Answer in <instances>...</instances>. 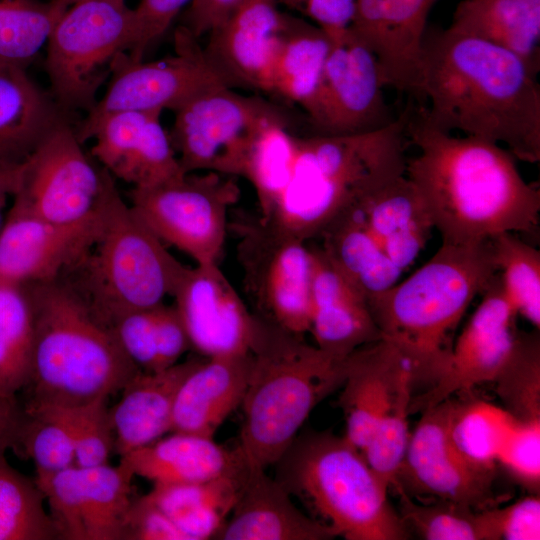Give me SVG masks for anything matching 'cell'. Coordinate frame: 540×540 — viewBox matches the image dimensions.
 Returning <instances> with one entry per match:
<instances>
[{
  "label": "cell",
  "instance_id": "cell-1",
  "mask_svg": "<svg viewBox=\"0 0 540 540\" xmlns=\"http://www.w3.org/2000/svg\"><path fill=\"white\" fill-rule=\"evenodd\" d=\"M407 135L417 153L407 158L405 175L442 243L471 245L502 232L538 237L539 185L524 179L506 148L441 130L414 105Z\"/></svg>",
  "mask_w": 540,
  "mask_h": 540
},
{
  "label": "cell",
  "instance_id": "cell-2",
  "mask_svg": "<svg viewBox=\"0 0 540 540\" xmlns=\"http://www.w3.org/2000/svg\"><path fill=\"white\" fill-rule=\"evenodd\" d=\"M435 127L497 143L516 160H540V86L514 53L446 28L427 34L414 94Z\"/></svg>",
  "mask_w": 540,
  "mask_h": 540
},
{
  "label": "cell",
  "instance_id": "cell-3",
  "mask_svg": "<svg viewBox=\"0 0 540 540\" xmlns=\"http://www.w3.org/2000/svg\"><path fill=\"white\" fill-rule=\"evenodd\" d=\"M407 119L406 108L376 131L296 136L286 179L260 217L305 242L319 238L355 200L405 174Z\"/></svg>",
  "mask_w": 540,
  "mask_h": 540
},
{
  "label": "cell",
  "instance_id": "cell-4",
  "mask_svg": "<svg viewBox=\"0 0 540 540\" xmlns=\"http://www.w3.org/2000/svg\"><path fill=\"white\" fill-rule=\"evenodd\" d=\"M35 328L25 409L74 408L122 390L141 370L63 281L25 284Z\"/></svg>",
  "mask_w": 540,
  "mask_h": 540
},
{
  "label": "cell",
  "instance_id": "cell-5",
  "mask_svg": "<svg viewBox=\"0 0 540 540\" xmlns=\"http://www.w3.org/2000/svg\"><path fill=\"white\" fill-rule=\"evenodd\" d=\"M496 273L491 239L471 245L442 243L408 278L367 299L382 338L411 361L415 381L433 384L466 310Z\"/></svg>",
  "mask_w": 540,
  "mask_h": 540
},
{
  "label": "cell",
  "instance_id": "cell-6",
  "mask_svg": "<svg viewBox=\"0 0 540 540\" xmlns=\"http://www.w3.org/2000/svg\"><path fill=\"white\" fill-rule=\"evenodd\" d=\"M240 408L238 448L250 470H267L287 451L312 410L340 389L345 359L259 317Z\"/></svg>",
  "mask_w": 540,
  "mask_h": 540
},
{
  "label": "cell",
  "instance_id": "cell-7",
  "mask_svg": "<svg viewBox=\"0 0 540 540\" xmlns=\"http://www.w3.org/2000/svg\"><path fill=\"white\" fill-rule=\"evenodd\" d=\"M274 466V478L336 537L409 538L388 500V487L344 436L326 431L298 434Z\"/></svg>",
  "mask_w": 540,
  "mask_h": 540
},
{
  "label": "cell",
  "instance_id": "cell-8",
  "mask_svg": "<svg viewBox=\"0 0 540 540\" xmlns=\"http://www.w3.org/2000/svg\"><path fill=\"white\" fill-rule=\"evenodd\" d=\"M185 268L117 192L96 239L58 279L111 328L173 296Z\"/></svg>",
  "mask_w": 540,
  "mask_h": 540
},
{
  "label": "cell",
  "instance_id": "cell-9",
  "mask_svg": "<svg viewBox=\"0 0 540 540\" xmlns=\"http://www.w3.org/2000/svg\"><path fill=\"white\" fill-rule=\"evenodd\" d=\"M134 8L126 0H80L58 19L46 45L50 93L71 115L90 111L110 66L135 39Z\"/></svg>",
  "mask_w": 540,
  "mask_h": 540
},
{
  "label": "cell",
  "instance_id": "cell-10",
  "mask_svg": "<svg viewBox=\"0 0 540 540\" xmlns=\"http://www.w3.org/2000/svg\"><path fill=\"white\" fill-rule=\"evenodd\" d=\"M234 176L192 172L150 187L132 188L130 206L164 243L197 265L218 264L227 215L239 199Z\"/></svg>",
  "mask_w": 540,
  "mask_h": 540
},
{
  "label": "cell",
  "instance_id": "cell-11",
  "mask_svg": "<svg viewBox=\"0 0 540 540\" xmlns=\"http://www.w3.org/2000/svg\"><path fill=\"white\" fill-rule=\"evenodd\" d=\"M117 191L113 177L84 152L67 120L23 164L12 206L52 223L73 225L100 216Z\"/></svg>",
  "mask_w": 540,
  "mask_h": 540
},
{
  "label": "cell",
  "instance_id": "cell-12",
  "mask_svg": "<svg viewBox=\"0 0 540 540\" xmlns=\"http://www.w3.org/2000/svg\"><path fill=\"white\" fill-rule=\"evenodd\" d=\"M169 136L184 173L240 176L259 129L285 112L259 96L228 85L205 89L179 106Z\"/></svg>",
  "mask_w": 540,
  "mask_h": 540
},
{
  "label": "cell",
  "instance_id": "cell-13",
  "mask_svg": "<svg viewBox=\"0 0 540 540\" xmlns=\"http://www.w3.org/2000/svg\"><path fill=\"white\" fill-rule=\"evenodd\" d=\"M243 283L257 316L297 335L309 333L312 254L261 217L234 224Z\"/></svg>",
  "mask_w": 540,
  "mask_h": 540
},
{
  "label": "cell",
  "instance_id": "cell-14",
  "mask_svg": "<svg viewBox=\"0 0 540 540\" xmlns=\"http://www.w3.org/2000/svg\"><path fill=\"white\" fill-rule=\"evenodd\" d=\"M218 85L228 84L199 38L180 25L174 33V54L155 61H134L126 52L114 58L104 95L74 127L75 133L83 143L94 125L111 113L175 111L197 93Z\"/></svg>",
  "mask_w": 540,
  "mask_h": 540
},
{
  "label": "cell",
  "instance_id": "cell-15",
  "mask_svg": "<svg viewBox=\"0 0 540 540\" xmlns=\"http://www.w3.org/2000/svg\"><path fill=\"white\" fill-rule=\"evenodd\" d=\"M330 35L320 84L306 111L315 134L346 136L388 126L398 116L386 101L375 56L350 28Z\"/></svg>",
  "mask_w": 540,
  "mask_h": 540
},
{
  "label": "cell",
  "instance_id": "cell-16",
  "mask_svg": "<svg viewBox=\"0 0 540 540\" xmlns=\"http://www.w3.org/2000/svg\"><path fill=\"white\" fill-rule=\"evenodd\" d=\"M455 402L451 397L422 412L410 433L393 489L476 510L492 507L496 469L473 464L455 447L449 433Z\"/></svg>",
  "mask_w": 540,
  "mask_h": 540
},
{
  "label": "cell",
  "instance_id": "cell-17",
  "mask_svg": "<svg viewBox=\"0 0 540 540\" xmlns=\"http://www.w3.org/2000/svg\"><path fill=\"white\" fill-rule=\"evenodd\" d=\"M130 469L119 462L36 475L58 539L122 540L132 501Z\"/></svg>",
  "mask_w": 540,
  "mask_h": 540
},
{
  "label": "cell",
  "instance_id": "cell-18",
  "mask_svg": "<svg viewBox=\"0 0 540 540\" xmlns=\"http://www.w3.org/2000/svg\"><path fill=\"white\" fill-rule=\"evenodd\" d=\"M482 294L436 380L426 392L412 397L410 414L493 382L504 365L519 332L515 324L517 313L504 296L498 273Z\"/></svg>",
  "mask_w": 540,
  "mask_h": 540
},
{
  "label": "cell",
  "instance_id": "cell-19",
  "mask_svg": "<svg viewBox=\"0 0 540 540\" xmlns=\"http://www.w3.org/2000/svg\"><path fill=\"white\" fill-rule=\"evenodd\" d=\"M190 347L204 358L250 353L259 318L218 264L185 268L172 296Z\"/></svg>",
  "mask_w": 540,
  "mask_h": 540
},
{
  "label": "cell",
  "instance_id": "cell-20",
  "mask_svg": "<svg viewBox=\"0 0 540 540\" xmlns=\"http://www.w3.org/2000/svg\"><path fill=\"white\" fill-rule=\"evenodd\" d=\"M342 215L368 250L399 280L434 230L412 182L401 175L355 200Z\"/></svg>",
  "mask_w": 540,
  "mask_h": 540
},
{
  "label": "cell",
  "instance_id": "cell-21",
  "mask_svg": "<svg viewBox=\"0 0 540 540\" xmlns=\"http://www.w3.org/2000/svg\"><path fill=\"white\" fill-rule=\"evenodd\" d=\"M110 202L97 218L73 225L52 223L11 206L0 228V282L57 279L96 239Z\"/></svg>",
  "mask_w": 540,
  "mask_h": 540
},
{
  "label": "cell",
  "instance_id": "cell-22",
  "mask_svg": "<svg viewBox=\"0 0 540 540\" xmlns=\"http://www.w3.org/2000/svg\"><path fill=\"white\" fill-rule=\"evenodd\" d=\"M161 111H119L100 119L90 130L91 156L112 176L133 188L178 178L181 168Z\"/></svg>",
  "mask_w": 540,
  "mask_h": 540
},
{
  "label": "cell",
  "instance_id": "cell-23",
  "mask_svg": "<svg viewBox=\"0 0 540 540\" xmlns=\"http://www.w3.org/2000/svg\"><path fill=\"white\" fill-rule=\"evenodd\" d=\"M436 1L356 0L349 28L375 56L387 87L415 94Z\"/></svg>",
  "mask_w": 540,
  "mask_h": 540
},
{
  "label": "cell",
  "instance_id": "cell-24",
  "mask_svg": "<svg viewBox=\"0 0 540 540\" xmlns=\"http://www.w3.org/2000/svg\"><path fill=\"white\" fill-rule=\"evenodd\" d=\"M278 0H242L209 34L205 52L230 87L268 92L286 13Z\"/></svg>",
  "mask_w": 540,
  "mask_h": 540
},
{
  "label": "cell",
  "instance_id": "cell-25",
  "mask_svg": "<svg viewBox=\"0 0 540 540\" xmlns=\"http://www.w3.org/2000/svg\"><path fill=\"white\" fill-rule=\"evenodd\" d=\"M312 254L310 329L314 345L337 359L377 341L382 334L366 296L332 262L320 245Z\"/></svg>",
  "mask_w": 540,
  "mask_h": 540
},
{
  "label": "cell",
  "instance_id": "cell-26",
  "mask_svg": "<svg viewBox=\"0 0 540 540\" xmlns=\"http://www.w3.org/2000/svg\"><path fill=\"white\" fill-rule=\"evenodd\" d=\"M345 364L339 397L346 423L344 437L362 451L391 404L403 373L413 365L396 344L384 338L356 349Z\"/></svg>",
  "mask_w": 540,
  "mask_h": 540
},
{
  "label": "cell",
  "instance_id": "cell-27",
  "mask_svg": "<svg viewBox=\"0 0 540 540\" xmlns=\"http://www.w3.org/2000/svg\"><path fill=\"white\" fill-rule=\"evenodd\" d=\"M266 470H250L219 540H330L334 533L302 512Z\"/></svg>",
  "mask_w": 540,
  "mask_h": 540
},
{
  "label": "cell",
  "instance_id": "cell-28",
  "mask_svg": "<svg viewBox=\"0 0 540 540\" xmlns=\"http://www.w3.org/2000/svg\"><path fill=\"white\" fill-rule=\"evenodd\" d=\"M251 366V352L201 359L177 392L171 432L214 437L241 406Z\"/></svg>",
  "mask_w": 540,
  "mask_h": 540
},
{
  "label": "cell",
  "instance_id": "cell-29",
  "mask_svg": "<svg viewBox=\"0 0 540 540\" xmlns=\"http://www.w3.org/2000/svg\"><path fill=\"white\" fill-rule=\"evenodd\" d=\"M120 462L153 485L204 482L248 467L238 447L228 449L214 437L177 431L126 453Z\"/></svg>",
  "mask_w": 540,
  "mask_h": 540
},
{
  "label": "cell",
  "instance_id": "cell-30",
  "mask_svg": "<svg viewBox=\"0 0 540 540\" xmlns=\"http://www.w3.org/2000/svg\"><path fill=\"white\" fill-rule=\"evenodd\" d=\"M201 359L190 358L157 372H139L110 411L114 447L121 457L172 430L177 392Z\"/></svg>",
  "mask_w": 540,
  "mask_h": 540
},
{
  "label": "cell",
  "instance_id": "cell-31",
  "mask_svg": "<svg viewBox=\"0 0 540 540\" xmlns=\"http://www.w3.org/2000/svg\"><path fill=\"white\" fill-rule=\"evenodd\" d=\"M67 120L70 115L26 70L0 68V166H22Z\"/></svg>",
  "mask_w": 540,
  "mask_h": 540
},
{
  "label": "cell",
  "instance_id": "cell-32",
  "mask_svg": "<svg viewBox=\"0 0 540 540\" xmlns=\"http://www.w3.org/2000/svg\"><path fill=\"white\" fill-rule=\"evenodd\" d=\"M448 28L514 53L538 75L540 0H462Z\"/></svg>",
  "mask_w": 540,
  "mask_h": 540
},
{
  "label": "cell",
  "instance_id": "cell-33",
  "mask_svg": "<svg viewBox=\"0 0 540 540\" xmlns=\"http://www.w3.org/2000/svg\"><path fill=\"white\" fill-rule=\"evenodd\" d=\"M331 44L328 32L286 13L267 93L295 103L306 112L318 90Z\"/></svg>",
  "mask_w": 540,
  "mask_h": 540
},
{
  "label": "cell",
  "instance_id": "cell-34",
  "mask_svg": "<svg viewBox=\"0 0 540 540\" xmlns=\"http://www.w3.org/2000/svg\"><path fill=\"white\" fill-rule=\"evenodd\" d=\"M249 468L198 483L154 484L150 499L187 540L215 539L233 510Z\"/></svg>",
  "mask_w": 540,
  "mask_h": 540
},
{
  "label": "cell",
  "instance_id": "cell-35",
  "mask_svg": "<svg viewBox=\"0 0 540 540\" xmlns=\"http://www.w3.org/2000/svg\"><path fill=\"white\" fill-rule=\"evenodd\" d=\"M34 308L25 284L0 282V396L16 399L28 383Z\"/></svg>",
  "mask_w": 540,
  "mask_h": 540
},
{
  "label": "cell",
  "instance_id": "cell-36",
  "mask_svg": "<svg viewBox=\"0 0 540 540\" xmlns=\"http://www.w3.org/2000/svg\"><path fill=\"white\" fill-rule=\"evenodd\" d=\"M67 7L60 0H0V68L26 70Z\"/></svg>",
  "mask_w": 540,
  "mask_h": 540
},
{
  "label": "cell",
  "instance_id": "cell-37",
  "mask_svg": "<svg viewBox=\"0 0 540 540\" xmlns=\"http://www.w3.org/2000/svg\"><path fill=\"white\" fill-rule=\"evenodd\" d=\"M0 446V540L58 539L35 480L13 468Z\"/></svg>",
  "mask_w": 540,
  "mask_h": 540
},
{
  "label": "cell",
  "instance_id": "cell-38",
  "mask_svg": "<svg viewBox=\"0 0 540 540\" xmlns=\"http://www.w3.org/2000/svg\"><path fill=\"white\" fill-rule=\"evenodd\" d=\"M491 239L504 296L517 315L540 328V251L513 232Z\"/></svg>",
  "mask_w": 540,
  "mask_h": 540
},
{
  "label": "cell",
  "instance_id": "cell-39",
  "mask_svg": "<svg viewBox=\"0 0 540 540\" xmlns=\"http://www.w3.org/2000/svg\"><path fill=\"white\" fill-rule=\"evenodd\" d=\"M503 407L473 400L455 402L450 437L457 450L480 467L496 469L498 454L516 423Z\"/></svg>",
  "mask_w": 540,
  "mask_h": 540
},
{
  "label": "cell",
  "instance_id": "cell-40",
  "mask_svg": "<svg viewBox=\"0 0 540 540\" xmlns=\"http://www.w3.org/2000/svg\"><path fill=\"white\" fill-rule=\"evenodd\" d=\"M493 383L503 408L518 421L540 420L539 329L518 332Z\"/></svg>",
  "mask_w": 540,
  "mask_h": 540
},
{
  "label": "cell",
  "instance_id": "cell-41",
  "mask_svg": "<svg viewBox=\"0 0 540 540\" xmlns=\"http://www.w3.org/2000/svg\"><path fill=\"white\" fill-rule=\"evenodd\" d=\"M24 409L16 445L30 458L36 475L75 465V447L67 412L59 407Z\"/></svg>",
  "mask_w": 540,
  "mask_h": 540
},
{
  "label": "cell",
  "instance_id": "cell-42",
  "mask_svg": "<svg viewBox=\"0 0 540 540\" xmlns=\"http://www.w3.org/2000/svg\"><path fill=\"white\" fill-rule=\"evenodd\" d=\"M414 384L415 372L413 367H409L400 379L391 404L361 451L388 489L397 485V475L410 437L408 417L411 415L410 403Z\"/></svg>",
  "mask_w": 540,
  "mask_h": 540
},
{
  "label": "cell",
  "instance_id": "cell-43",
  "mask_svg": "<svg viewBox=\"0 0 540 540\" xmlns=\"http://www.w3.org/2000/svg\"><path fill=\"white\" fill-rule=\"evenodd\" d=\"M399 497V515L406 528L425 540H488L481 510L438 501L417 503L402 488L394 489Z\"/></svg>",
  "mask_w": 540,
  "mask_h": 540
},
{
  "label": "cell",
  "instance_id": "cell-44",
  "mask_svg": "<svg viewBox=\"0 0 540 540\" xmlns=\"http://www.w3.org/2000/svg\"><path fill=\"white\" fill-rule=\"evenodd\" d=\"M64 409L74 439L75 465L92 467L108 464L115 447L107 398Z\"/></svg>",
  "mask_w": 540,
  "mask_h": 540
},
{
  "label": "cell",
  "instance_id": "cell-45",
  "mask_svg": "<svg viewBox=\"0 0 540 540\" xmlns=\"http://www.w3.org/2000/svg\"><path fill=\"white\" fill-rule=\"evenodd\" d=\"M497 464L530 494H539L540 420L516 421L498 454Z\"/></svg>",
  "mask_w": 540,
  "mask_h": 540
},
{
  "label": "cell",
  "instance_id": "cell-46",
  "mask_svg": "<svg viewBox=\"0 0 540 540\" xmlns=\"http://www.w3.org/2000/svg\"><path fill=\"white\" fill-rule=\"evenodd\" d=\"M488 540H539L540 498L529 494L504 507L481 510Z\"/></svg>",
  "mask_w": 540,
  "mask_h": 540
},
{
  "label": "cell",
  "instance_id": "cell-47",
  "mask_svg": "<svg viewBox=\"0 0 540 540\" xmlns=\"http://www.w3.org/2000/svg\"><path fill=\"white\" fill-rule=\"evenodd\" d=\"M154 307L130 312L111 327L125 354L143 372L159 371Z\"/></svg>",
  "mask_w": 540,
  "mask_h": 540
},
{
  "label": "cell",
  "instance_id": "cell-48",
  "mask_svg": "<svg viewBox=\"0 0 540 540\" xmlns=\"http://www.w3.org/2000/svg\"><path fill=\"white\" fill-rule=\"evenodd\" d=\"M193 0H140L134 8L135 39L131 49L126 52L134 61L143 60L147 51L153 47L169 30L174 20Z\"/></svg>",
  "mask_w": 540,
  "mask_h": 540
},
{
  "label": "cell",
  "instance_id": "cell-49",
  "mask_svg": "<svg viewBox=\"0 0 540 540\" xmlns=\"http://www.w3.org/2000/svg\"><path fill=\"white\" fill-rule=\"evenodd\" d=\"M122 540H187V537L146 494L132 499L124 517Z\"/></svg>",
  "mask_w": 540,
  "mask_h": 540
},
{
  "label": "cell",
  "instance_id": "cell-50",
  "mask_svg": "<svg viewBox=\"0 0 540 540\" xmlns=\"http://www.w3.org/2000/svg\"><path fill=\"white\" fill-rule=\"evenodd\" d=\"M158 370L167 369L190 349V342L174 305L164 302L154 307Z\"/></svg>",
  "mask_w": 540,
  "mask_h": 540
},
{
  "label": "cell",
  "instance_id": "cell-51",
  "mask_svg": "<svg viewBox=\"0 0 540 540\" xmlns=\"http://www.w3.org/2000/svg\"><path fill=\"white\" fill-rule=\"evenodd\" d=\"M280 5L334 34L350 27L356 0H278Z\"/></svg>",
  "mask_w": 540,
  "mask_h": 540
},
{
  "label": "cell",
  "instance_id": "cell-52",
  "mask_svg": "<svg viewBox=\"0 0 540 540\" xmlns=\"http://www.w3.org/2000/svg\"><path fill=\"white\" fill-rule=\"evenodd\" d=\"M242 0H193L185 9L181 25L200 38L220 24Z\"/></svg>",
  "mask_w": 540,
  "mask_h": 540
},
{
  "label": "cell",
  "instance_id": "cell-53",
  "mask_svg": "<svg viewBox=\"0 0 540 540\" xmlns=\"http://www.w3.org/2000/svg\"><path fill=\"white\" fill-rule=\"evenodd\" d=\"M24 409L16 399L0 396V446L15 447Z\"/></svg>",
  "mask_w": 540,
  "mask_h": 540
},
{
  "label": "cell",
  "instance_id": "cell-54",
  "mask_svg": "<svg viewBox=\"0 0 540 540\" xmlns=\"http://www.w3.org/2000/svg\"><path fill=\"white\" fill-rule=\"evenodd\" d=\"M22 167L23 165L20 167L0 166V196L15 194L19 187Z\"/></svg>",
  "mask_w": 540,
  "mask_h": 540
},
{
  "label": "cell",
  "instance_id": "cell-55",
  "mask_svg": "<svg viewBox=\"0 0 540 540\" xmlns=\"http://www.w3.org/2000/svg\"><path fill=\"white\" fill-rule=\"evenodd\" d=\"M9 196H5V195H1L0 196V228L4 222V219H5V216L4 215V209L6 207V204H7V199H8Z\"/></svg>",
  "mask_w": 540,
  "mask_h": 540
},
{
  "label": "cell",
  "instance_id": "cell-56",
  "mask_svg": "<svg viewBox=\"0 0 540 540\" xmlns=\"http://www.w3.org/2000/svg\"><path fill=\"white\" fill-rule=\"evenodd\" d=\"M61 2H63L65 5L69 6L75 2H78L80 0H60Z\"/></svg>",
  "mask_w": 540,
  "mask_h": 540
}]
</instances>
